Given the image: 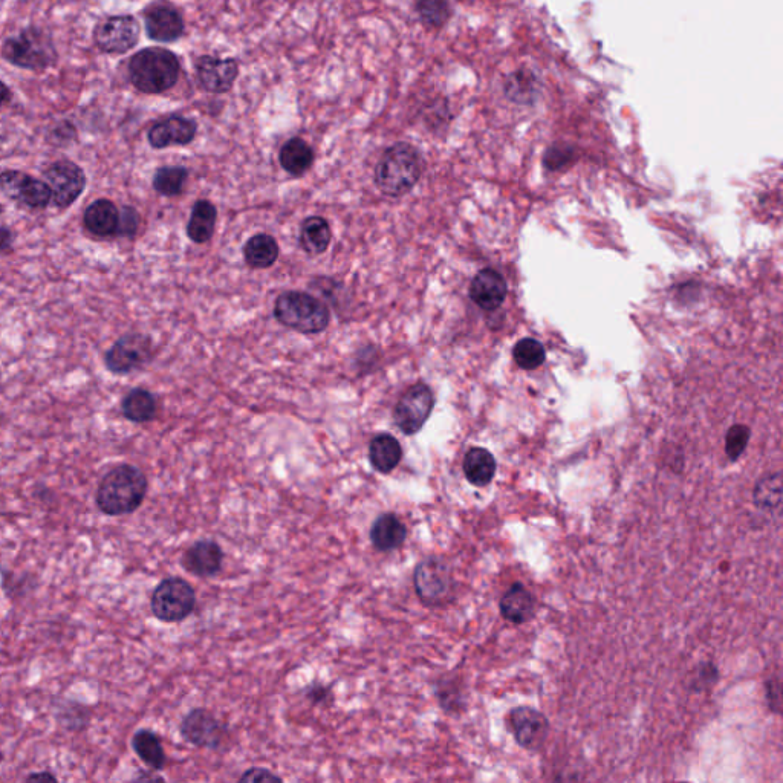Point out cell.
<instances>
[{"label": "cell", "instance_id": "cell-1", "mask_svg": "<svg viewBox=\"0 0 783 783\" xmlns=\"http://www.w3.org/2000/svg\"><path fill=\"white\" fill-rule=\"evenodd\" d=\"M149 490L147 476L132 464H120L104 473L95 491V505L106 516L135 513L143 505Z\"/></svg>", "mask_w": 783, "mask_h": 783}, {"label": "cell", "instance_id": "cell-2", "mask_svg": "<svg viewBox=\"0 0 783 783\" xmlns=\"http://www.w3.org/2000/svg\"><path fill=\"white\" fill-rule=\"evenodd\" d=\"M423 176L420 150L409 143L387 147L375 167L374 181L383 195L403 198L415 189Z\"/></svg>", "mask_w": 783, "mask_h": 783}, {"label": "cell", "instance_id": "cell-3", "mask_svg": "<svg viewBox=\"0 0 783 783\" xmlns=\"http://www.w3.org/2000/svg\"><path fill=\"white\" fill-rule=\"evenodd\" d=\"M127 72L137 91L158 95L170 91L178 83L181 62L170 49L150 46L130 57Z\"/></svg>", "mask_w": 783, "mask_h": 783}, {"label": "cell", "instance_id": "cell-4", "mask_svg": "<svg viewBox=\"0 0 783 783\" xmlns=\"http://www.w3.org/2000/svg\"><path fill=\"white\" fill-rule=\"evenodd\" d=\"M0 52L10 65L26 71L43 72L59 62V51L51 34L36 25L26 26L8 37Z\"/></svg>", "mask_w": 783, "mask_h": 783}, {"label": "cell", "instance_id": "cell-5", "mask_svg": "<svg viewBox=\"0 0 783 783\" xmlns=\"http://www.w3.org/2000/svg\"><path fill=\"white\" fill-rule=\"evenodd\" d=\"M274 319L300 334H320L331 322L328 306L302 291H286L280 294L274 303Z\"/></svg>", "mask_w": 783, "mask_h": 783}, {"label": "cell", "instance_id": "cell-6", "mask_svg": "<svg viewBox=\"0 0 783 783\" xmlns=\"http://www.w3.org/2000/svg\"><path fill=\"white\" fill-rule=\"evenodd\" d=\"M196 606L195 589L179 577L164 579L150 598L155 618L163 623H179L190 617Z\"/></svg>", "mask_w": 783, "mask_h": 783}, {"label": "cell", "instance_id": "cell-7", "mask_svg": "<svg viewBox=\"0 0 783 783\" xmlns=\"http://www.w3.org/2000/svg\"><path fill=\"white\" fill-rule=\"evenodd\" d=\"M415 591L426 606H442L455 592L452 568L441 557H429L416 566L413 574Z\"/></svg>", "mask_w": 783, "mask_h": 783}, {"label": "cell", "instance_id": "cell-8", "mask_svg": "<svg viewBox=\"0 0 783 783\" xmlns=\"http://www.w3.org/2000/svg\"><path fill=\"white\" fill-rule=\"evenodd\" d=\"M153 342L149 335L127 332L104 354V366L111 374L129 375L152 361Z\"/></svg>", "mask_w": 783, "mask_h": 783}, {"label": "cell", "instance_id": "cell-9", "mask_svg": "<svg viewBox=\"0 0 783 783\" xmlns=\"http://www.w3.org/2000/svg\"><path fill=\"white\" fill-rule=\"evenodd\" d=\"M140 22L130 14L101 19L92 31L94 45L104 54H126L140 42Z\"/></svg>", "mask_w": 783, "mask_h": 783}, {"label": "cell", "instance_id": "cell-10", "mask_svg": "<svg viewBox=\"0 0 783 783\" xmlns=\"http://www.w3.org/2000/svg\"><path fill=\"white\" fill-rule=\"evenodd\" d=\"M435 407V395L427 384L416 383L404 390L394 407V423L404 435L423 429Z\"/></svg>", "mask_w": 783, "mask_h": 783}, {"label": "cell", "instance_id": "cell-11", "mask_svg": "<svg viewBox=\"0 0 783 783\" xmlns=\"http://www.w3.org/2000/svg\"><path fill=\"white\" fill-rule=\"evenodd\" d=\"M0 195L30 210H45L52 202L48 184L22 170L0 172Z\"/></svg>", "mask_w": 783, "mask_h": 783}, {"label": "cell", "instance_id": "cell-12", "mask_svg": "<svg viewBox=\"0 0 783 783\" xmlns=\"http://www.w3.org/2000/svg\"><path fill=\"white\" fill-rule=\"evenodd\" d=\"M43 181L51 189V204L60 210H66L83 195L88 179L85 170L78 164L69 160H60L52 163L43 172Z\"/></svg>", "mask_w": 783, "mask_h": 783}, {"label": "cell", "instance_id": "cell-13", "mask_svg": "<svg viewBox=\"0 0 783 783\" xmlns=\"http://www.w3.org/2000/svg\"><path fill=\"white\" fill-rule=\"evenodd\" d=\"M182 738L198 748L218 750L227 741L228 728L210 710L193 709L179 725Z\"/></svg>", "mask_w": 783, "mask_h": 783}, {"label": "cell", "instance_id": "cell-14", "mask_svg": "<svg viewBox=\"0 0 783 783\" xmlns=\"http://www.w3.org/2000/svg\"><path fill=\"white\" fill-rule=\"evenodd\" d=\"M508 727L517 744L525 750H539L550 735V722L546 716L531 707L511 710Z\"/></svg>", "mask_w": 783, "mask_h": 783}, {"label": "cell", "instance_id": "cell-15", "mask_svg": "<svg viewBox=\"0 0 783 783\" xmlns=\"http://www.w3.org/2000/svg\"><path fill=\"white\" fill-rule=\"evenodd\" d=\"M239 77L236 59L202 56L196 60V78L199 86L210 94H227Z\"/></svg>", "mask_w": 783, "mask_h": 783}, {"label": "cell", "instance_id": "cell-16", "mask_svg": "<svg viewBox=\"0 0 783 783\" xmlns=\"http://www.w3.org/2000/svg\"><path fill=\"white\" fill-rule=\"evenodd\" d=\"M144 26L150 40L173 43L186 31L181 11L170 4H152L143 11Z\"/></svg>", "mask_w": 783, "mask_h": 783}, {"label": "cell", "instance_id": "cell-17", "mask_svg": "<svg viewBox=\"0 0 783 783\" xmlns=\"http://www.w3.org/2000/svg\"><path fill=\"white\" fill-rule=\"evenodd\" d=\"M196 134L198 123L195 120L182 115H170L150 127L147 141L152 149L163 150L172 146H189Z\"/></svg>", "mask_w": 783, "mask_h": 783}, {"label": "cell", "instance_id": "cell-18", "mask_svg": "<svg viewBox=\"0 0 783 783\" xmlns=\"http://www.w3.org/2000/svg\"><path fill=\"white\" fill-rule=\"evenodd\" d=\"M224 562V553L215 540H199L182 556V566L193 576L212 577L218 574Z\"/></svg>", "mask_w": 783, "mask_h": 783}, {"label": "cell", "instance_id": "cell-19", "mask_svg": "<svg viewBox=\"0 0 783 783\" xmlns=\"http://www.w3.org/2000/svg\"><path fill=\"white\" fill-rule=\"evenodd\" d=\"M468 293H470V299L479 308L484 311H494L504 303L505 297H507V282L498 271L485 268L473 277Z\"/></svg>", "mask_w": 783, "mask_h": 783}, {"label": "cell", "instance_id": "cell-20", "mask_svg": "<svg viewBox=\"0 0 783 783\" xmlns=\"http://www.w3.org/2000/svg\"><path fill=\"white\" fill-rule=\"evenodd\" d=\"M120 210L109 199H97L83 213V225L97 238L117 236Z\"/></svg>", "mask_w": 783, "mask_h": 783}, {"label": "cell", "instance_id": "cell-21", "mask_svg": "<svg viewBox=\"0 0 783 783\" xmlns=\"http://www.w3.org/2000/svg\"><path fill=\"white\" fill-rule=\"evenodd\" d=\"M407 539V528L403 520L394 513H384L377 517L371 528V542L378 551H394Z\"/></svg>", "mask_w": 783, "mask_h": 783}, {"label": "cell", "instance_id": "cell-22", "mask_svg": "<svg viewBox=\"0 0 783 783\" xmlns=\"http://www.w3.org/2000/svg\"><path fill=\"white\" fill-rule=\"evenodd\" d=\"M403 458V447L400 441L390 433H378L369 444V459L372 467L381 475H389Z\"/></svg>", "mask_w": 783, "mask_h": 783}, {"label": "cell", "instance_id": "cell-23", "mask_svg": "<svg viewBox=\"0 0 783 783\" xmlns=\"http://www.w3.org/2000/svg\"><path fill=\"white\" fill-rule=\"evenodd\" d=\"M502 617L514 624H524L530 621L536 609L533 595L522 583H514L499 603Z\"/></svg>", "mask_w": 783, "mask_h": 783}, {"label": "cell", "instance_id": "cell-24", "mask_svg": "<svg viewBox=\"0 0 783 783\" xmlns=\"http://www.w3.org/2000/svg\"><path fill=\"white\" fill-rule=\"evenodd\" d=\"M218 221V208L207 199H199L193 205L187 222V236L195 244H207L212 241Z\"/></svg>", "mask_w": 783, "mask_h": 783}, {"label": "cell", "instance_id": "cell-25", "mask_svg": "<svg viewBox=\"0 0 783 783\" xmlns=\"http://www.w3.org/2000/svg\"><path fill=\"white\" fill-rule=\"evenodd\" d=\"M121 413L130 423H150L155 420L158 413V401L150 390L135 387L121 400Z\"/></svg>", "mask_w": 783, "mask_h": 783}, {"label": "cell", "instance_id": "cell-26", "mask_svg": "<svg viewBox=\"0 0 783 783\" xmlns=\"http://www.w3.org/2000/svg\"><path fill=\"white\" fill-rule=\"evenodd\" d=\"M331 241V225L322 216H309L300 225L299 245L309 256H320L328 251Z\"/></svg>", "mask_w": 783, "mask_h": 783}, {"label": "cell", "instance_id": "cell-27", "mask_svg": "<svg viewBox=\"0 0 783 783\" xmlns=\"http://www.w3.org/2000/svg\"><path fill=\"white\" fill-rule=\"evenodd\" d=\"M496 459L488 450L482 447H473L468 450L462 462L465 478L475 487H487L496 475Z\"/></svg>", "mask_w": 783, "mask_h": 783}, {"label": "cell", "instance_id": "cell-28", "mask_svg": "<svg viewBox=\"0 0 783 783\" xmlns=\"http://www.w3.org/2000/svg\"><path fill=\"white\" fill-rule=\"evenodd\" d=\"M279 244L271 234H254L244 245V257L248 267L254 270H267L279 259Z\"/></svg>", "mask_w": 783, "mask_h": 783}, {"label": "cell", "instance_id": "cell-29", "mask_svg": "<svg viewBox=\"0 0 783 783\" xmlns=\"http://www.w3.org/2000/svg\"><path fill=\"white\" fill-rule=\"evenodd\" d=\"M314 150L302 138L286 141L279 153L282 169L291 176H303L314 164Z\"/></svg>", "mask_w": 783, "mask_h": 783}, {"label": "cell", "instance_id": "cell-30", "mask_svg": "<svg viewBox=\"0 0 783 783\" xmlns=\"http://www.w3.org/2000/svg\"><path fill=\"white\" fill-rule=\"evenodd\" d=\"M132 748L138 758L152 768L153 771H161L166 767V753L160 738L152 730H138L132 738Z\"/></svg>", "mask_w": 783, "mask_h": 783}, {"label": "cell", "instance_id": "cell-31", "mask_svg": "<svg viewBox=\"0 0 783 783\" xmlns=\"http://www.w3.org/2000/svg\"><path fill=\"white\" fill-rule=\"evenodd\" d=\"M189 169L182 166H164L153 175L152 186L156 193L166 198H175L186 189L189 181Z\"/></svg>", "mask_w": 783, "mask_h": 783}, {"label": "cell", "instance_id": "cell-32", "mask_svg": "<svg viewBox=\"0 0 783 783\" xmlns=\"http://www.w3.org/2000/svg\"><path fill=\"white\" fill-rule=\"evenodd\" d=\"M753 502L759 510H779L782 505V475L780 472L767 475L758 481L753 491Z\"/></svg>", "mask_w": 783, "mask_h": 783}, {"label": "cell", "instance_id": "cell-33", "mask_svg": "<svg viewBox=\"0 0 783 783\" xmlns=\"http://www.w3.org/2000/svg\"><path fill=\"white\" fill-rule=\"evenodd\" d=\"M517 366L524 371H534L545 363L546 351L536 338H522L513 349Z\"/></svg>", "mask_w": 783, "mask_h": 783}, {"label": "cell", "instance_id": "cell-34", "mask_svg": "<svg viewBox=\"0 0 783 783\" xmlns=\"http://www.w3.org/2000/svg\"><path fill=\"white\" fill-rule=\"evenodd\" d=\"M415 10L420 16L421 22L424 25L432 26V28H441L452 16L450 5L446 2H439V0H421L415 5Z\"/></svg>", "mask_w": 783, "mask_h": 783}, {"label": "cell", "instance_id": "cell-35", "mask_svg": "<svg viewBox=\"0 0 783 783\" xmlns=\"http://www.w3.org/2000/svg\"><path fill=\"white\" fill-rule=\"evenodd\" d=\"M750 429L745 424L730 427L725 438V453L730 461H738L744 455L750 441Z\"/></svg>", "mask_w": 783, "mask_h": 783}, {"label": "cell", "instance_id": "cell-36", "mask_svg": "<svg viewBox=\"0 0 783 783\" xmlns=\"http://www.w3.org/2000/svg\"><path fill=\"white\" fill-rule=\"evenodd\" d=\"M140 222V213L137 212V208L126 205L120 212L117 236H120V238H135V234L138 233V228H140Z\"/></svg>", "mask_w": 783, "mask_h": 783}, {"label": "cell", "instance_id": "cell-37", "mask_svg": "<svg viewBox=\"0 0 783 783\" xmlns=\"http://www.w3.org/2000/svg\"><path fill=\"white\" fill-rule=\"evenodd\" d=\"M238 783H283V780L267 768L253 767L242 774Z\"/></svg>", "mask_w": 783, "mask_h": 783}, {"label": "cell", "instance_id": "cell-38", "mask_svg": "<svg viewBox=\"0 0 783 783\" xmlns=\"http://www.w3.org/2000/svg\"><path fill=\"white\" fill-rule=\"evenodd\" d=\"M571 158V149H566V147H563V149H560V147H551L545 155V166L550 170H557L560 169V167L565 166Z\"/></svg>", "mask_w": 783, "mask_h": 783}, {"label": "cell", "instance_id": "cell-39", "mask_svg": "<svg viewBox=\"0 0 783 783\" xmlns=\"http://www.w3.org/2000/svg\"><path fill=\"white\" fill-rule=\"evenodd\" d=\"M306 698H308V701L312 702V704H316V706L325 704L326 701H329V699L332 698L331 687L323 686V684L309 686L308 690H306Z\"/></svg>", "mask_w": 783, "mask_h": 783}, {"label": "cell", "instance_id": "cell-40", "mask_svg": "<svg viewBox=\"0 0 783 783\" xmlns=\"http://www.w3.org/2000/svg\"><path fill=\"white\" fill-rule=\"evenodd\" d=\"M75 135H77V130H75V127L72 126L69 121H63L62 124H59V126L56 127V130L52 132L51 138L52 141L57 140L56 143L59 144H68L71 143L72 140H74Z\"/></svg>", "mask_w": 783, "mask_h": 783}, {"label": "cell", "instance_id": "cell-41", "mask_svg": "<svg viewBox=\"0 0 783 783\" xmlns=\"http://www.w3.org/2000/svg\"><path fill=\"white\" fill-rule=\"evenodd\" d=\"M14 234L10 228L0 225V254L10 253L13 250Z\"/></svg>", "mask_w": 783, "mask_h": 783}, {"label": "cell", "instance_id": "cell-42", "mask_svg": "<svg viewBox=\"0 0 783 783\" xmlns=\"http://www.w3.org/2000/svg\"><path fill=\"white\" fill-rule=\"evenodd\" d=\"M129 783H167L160 774L153 773V771H138L137 776L130 780Z\"/></svg>", "mask_w": 783, "mask_h": 783}, {"label": "cell", "instance_id": "cell-43", "mask_svg": "<svg viewBox=\"0 0 783 783\" xmlns=\"http://www.w3.org/2000/svg\"><path fill=\"white\" fill-rule=\"evenodd\" d=\"M25 783H59V780L49 771H42V773L30 774L26 777Z\"/></svg>", "mask_w": 783, "mask_h": 783}, {"label": "cell", "instance_id": "cell-44", "mask_svg": "<svg viewBox=\"0 0 783 783\" xmlns=\"http://www.w3.org/2000/svg\"><path fill=\"white\" fill-rule=\"evenodd\" d=\"M11 100H13V92L8 88L7 83L0 80V108H4V106L10 104Z\"/></svg>", "mask_w": 783, "mask_h": 783}, {"label": "cell", "instance_id": "cell-45", "mask_svg": "<svg viewBox=\"0 0 783 783\" xmlns=\"http://www.w3.org/2000/svg\"><path fill=\"white\" fill-rule=\"evenodd\" d=\"M2 213H4V207H2V204H0V215H2Z\"/></svg>", "mask_w": 783, "mask_h": 783}, {"label": "cell", "instance_id": "cell-46", "mask_svg": "<svg viewBox=\"0 0 783 783\" xmlns=\"http://www.w3.org/2000/svg\"><path fill=\"white\" fill-rule=\"evenodd\" d=\"M0 416H2V412H0Z\"/></svg>", "mask_w": 783, "mask_h": 783}, {"label": "cell", "instance_id": "cell-47", "mask_svg": "<svg viewBox=\"0 0 783 783\" xmlns=\"http://www.w3.org/2000/svg\"><path fill=\"white\" fill-rule=\"evenodd\" d=\"M684 783V782H683Z\"/></svg>", "mask_w": 783, "mask_h": 783}]
</instances>
